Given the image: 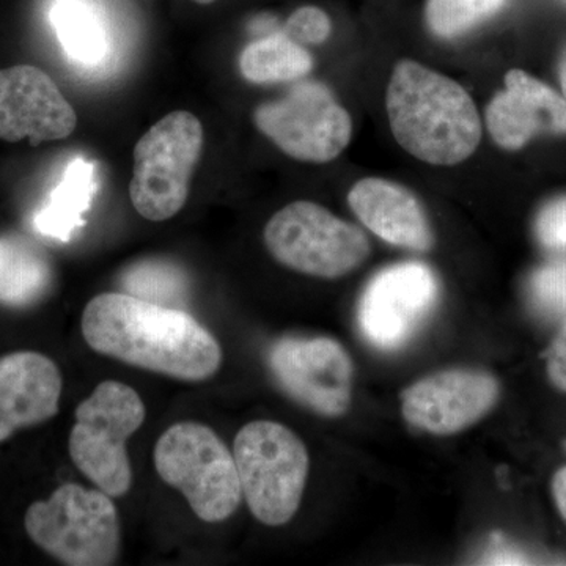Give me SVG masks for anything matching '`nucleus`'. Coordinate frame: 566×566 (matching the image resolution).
Instances as JSON below:
<instances>
[{"mask_svg":"<svg viewBox=\"0 0 566 566\" xmlns=\"http://www.w3.org/2000/svg\"><path fill=\"white\" fill-rule=\"evenodd\" d=\"M82 335L93 352L180 381H205L222 364L221 345L188 312L126 293L93 297Z\"/></svg>","mask_w":566,"mask_h":566,"instance_id":"1","label":"nucleus"},{"mask_svg":"<svg viewBox=\"0 0 566 566\" xmlns=\"http://www.w3.org/2000/svg\"><path fill=\"white\" fill-rule=\"evenodd\" d=\"M386 111L398 145L431 166L464 163L482 142V120L463 85L409 59L395 65Z\"/></svg>","mask_w":566,"mask_h":566,"instance_id":"2","label":"nucleus"},{"mask_svg":"<svg viewBox=\"0 0 566 566\" xmlns=\"http://www.w3.org/2000/svg\"><path fill=\"white\" fill-rule=\"evenodd\" d=\"M233 457L249 510L264 526L290 523L300 510L311 458L285 424L255 420L238 431Z\"/></svg>","mask_w":566,"mask_h":566,"instance_id":"3","label":"nucleus"},{"mask_svg":"<svg viewBox=\"0 0 566 566\" xmlns=\"http://www.w3.org/2000/svg\"><path fill=\"white\" fill-rule=\"evenodd\" d=\"M25 531L44 553L70 566H109L122 546L120 517L111 495L66 483L29 506Z\"/></svg>","mask_w":566,"mask_h":566,"instance_id":"4","label":"nucleus"},{"mask_svg":"<svg viewBox=\"0 0 566 566\" xmlns=\"http://www.w3.org/2000/svg\"><path fill=\"white\" fill-rule=\"evenodd\" d=\"M153 458L158 475L181 491L205 523H221L237 512L243 491L233 453L207 424L180 422L167 428Z\"/></svg>","mask_w":566,"mask_h":566,"instance_id":"5","label":"nucleus"},{"mask_svg":"<svg viewBox=\"0 0 566 566\" xmlns=\"http://www.w3.org/2000/svg\"><path fill=\"white\" fill-rule=\"evenodd\" d=\"M140 395L118 381H104L76 409L70 434L74 465L111 497H123L133 485L126 441L145 422Z\"/></svg>","mask_w":566,"mask_h":566,"instance_id":"6","label":"nucleus"},{"mask_svg":"<svg viewBox=\"0 0 566 566\" xmlns=\"http://www.w3.org/2000/svg\"><path fill=\"white\" fill-rule=\"evenodd\" d=\"M202 151V122L191 112H170L156 122L134 147V210L153 222L175 218L188 202Z\"/></svg>","mask_w":566,"mask_h":566,"instance_id":"7","label":"nucleus"},{"mask_svg":"<svg viewBox=\"0 0 566 566\" xmlns=\"http://www.w3.org/2000/svg\"><path fill=\"white\" fill-rule=\"evenodd\" d=\"M263 240L275 262L318 279L344 277L367 262L371 252L364 230L307 200L275 212L264 227Z\"/></svg>","mask_w":566,"mask_h":566,"instance_id":"8","label":"nucleus"},{"mask_svg":"<svg viewBox=\"0 0 566 566\" xmlns=\"http://www.w3.org/2000/svg\"><path fill=\"white\" fill-rule=\"evenodd\" d=\"M253 123L279 150L301 163L334 161L353 137L352 115L316 81L296 82L281 98L260 104Z\"/></svg>","mask_w":566,"mask_h":566,"instance_id":"9","label":"nucleus"},{"mask_svg":"<svg viewBox=\"0 0 566 566\" xmlns=\"http://www.w3.org/2000/svg\"><path fill=\"white\" fill-rule=\"evenodd\" d=\"M275 382L315 415L337 419L352 406L354 365L345 346L329 337H283L268 354Z\"/></svg>","mask_w":566,"mask_h":566,"instance_id":"10","label":"nucleus"},{"mask_svg":"<svg viewBox=\"0 0 566 566\" xmlns=\"http://www.w3.org/2000/svg\"><path fill=\"white\" fill-rule=\"evenodd\" d=\"M438 275L428 264L387 266L365 286L357 307L364 337L382 352L401 348L415 337L438 305Z\"/></svg>","mask_w":566,"mask_h":566,"instance_id":"11","label":"nucleus"},{"mask_svg":"<svg viewBox=\"0 0 566 566\" xmlns=\"http://www.w3.org/2000/svg\"><path fill=\"white\" fill-rule=\"evenodd\" d=\"M501 398V382L476 368L424 376L401 392V415L417 430L452 436L485 419Z\"/></svg>","mask_w":566,"mask_h":566,"instance_id":"12","label":"nucleus"},{"mask_svg":"<svg viewBox=\"0 0 566 566\" xmlns=\"http://www.w3.org/2000/svg\"><path fill=\"white\" fill-rule=\"evenodd\" d=\"M76 125V111L50 74L33 65L0 70V139L40 145L66 139Z\"/></svg>","mask_w":566,"mask_h":566,"instance_id":"13","label":"nucleus"},{"mask_svg":"<svg viewBox=\"0 0 566 566\" xmlns=\"http://www.w3.org/2000/svg\"><path fill=\"white\" fill-rule=\"evenodd\" d=\"M505 88L486 106V128L497 147L517 151L538 136L566 137V98L527 71L505 74Z\"/></svg>","mask_w":566,"mask_h":566,"instance_id":"14","label":"nucleus"},{"mask_svg":"<svg viewBox=\"0 0 566 566\" xmlns=\"http://www.w3.org/2000/svg\"><path fill=\"white\" fill-rule=\"evenodd\" d=\"M356 218L395 248L430 252L434 233L422 202L411 189L386 178H363L348 193Z\"/></svg>","mask_w":566,"mask_h":566,"instance_id":"15","label":"nucleus"},{"mask_svg":"<svg viewBox=\"0 0 566 566\" xmlns=\"http://www.w3.org/2000/svg\"><path fill=\"white\" fill-rule=\"evenodd\" d=\"M61 397V370L50 357L33 352L0 357V442L52 419Z\"/></svg>","mask_w":566,"mask_h":566,"instance_id":"16","label":"nucleus"},{"mask_svg":"<svg viewBox=\"0 0 566 566\" xmlns=\"http://www.w3.org/2000/svg\"><path fill=\"white\" fill-rule=\"evenodd\" d=\"M98 191L95 166L85 159H73L63 178L36 211L33 226L44 237L69 243L85 227V214Z\"/></svg>","mask_w":566,"mask_h":566,"instance_id":"17","label":"nucleus"},{"mask_svg":"<svg viewBox=\"0 0 566 566\" xmlns=\"http://www.w3.org/2000/svg\"><path fill=\"white\" fill-rule=\"evenodd\" d=\"M52 266L50 256L21 234L0 237V303L25 307L50 292Z\"/></svg>","mask_w":566,"mask_h":566,"instance_id":"18","label":"nucleus"},{"mask_svg":"<svg viewBox=\"0 0 566 566\" xmlns=\"http://www.w3.org/2000/svg\"><path fill=\"white\" fill-rule=\"evenodd\" d=\"M50 21L71 61L95 66L109 54L106 22L99 10L87 0H55Z\"/></svg>","mask_w":566,"mask_h":566,"instance_id":"19","label":"nucleus"},{"mask_svg":"<svg viewBox=\"0 0 566 566\" xmlns=\"http://www.w3.org/2000/svg\"><path fill=\"white\" fill-rule=\"evenodd\" d=\"M238 63L241 76L255 85L304 80L314 70L311 52L283 32L249 43Z\"/></svg>","mask_w":566,"mask_h":566,"instance_id":"20","label":"nucleus"},{"mask_svg":"<svg viewBox=\"0 0 566 566\" xmlns=\"http://www.w3.org/2000/svg\"><path fill=\"white\" fill-rule=\"evenodd\" d=\"M123 293L164 307L182 308L188 304L189 282L174 263L145 260L122 275Z\"/></svg>","mask_w":566,"mask_h":566,"instance_id":"21","label":"nucleus"},{"mask_svg":"<svg viewBox=\"0 0 566 566\" xmlns=\"http://www.w3.org/2000/svg\"><path fill=\"white\" fill-rule=\"evenodd\" d=\"M506 0H427L424 22L439 39H460L493 18Z\"/></svg>","mask_w":566,"mask_h":566,"instance_id":"22","label":"nucleus"},{"mask_svg":"<svg viewBox=\"0 0 566 566\" xmlns=\"http://www.w3.org/2000/svg\"><path fill=\"white\" fill-rule=\"evenodd\" d=\"M527 301L543 318L566 316V259L542 264L528 275Z\"/></svg>","mask_w":566,"mask_h":566,"instance_id":"23","label":"nucleus"},{"mask_svg":"<svg viewBox=\"0 0 566 566\" xmlns=\"http://www.w3.org/2000/svg\"><path fill=\"white\" fill-rule=\"evenodd\" d=\"M283 33L303 46L304 44H323L333 33V22L326 11L318 7L305 6L293 11Z\"/></svg>","mask_w":566,"mask_h":566,"instance_id":"24","label":"nucleus"},{"mask_svg":"<svg viewBox=\"0 0 566 566\" xmlns=\"http://www.w3.org/2000/svg\"><path fill=\"white\" fill-rule=\"evenodd\" d=\"M535 237L547 251H566V196L556 197L538 211Z\"/></svg>","mask_w":566,"mask_h":566,"instance_id":"25","label":"nucleus"},{"mask_svg":"<svg viewBox=\"0 0 566 566\" xmlns=\"http://www.w3.org/2000/svg\"><path fill=\"white\" fill-rule=\"evenodd\" d=\"M546 359V374L551 385L566 394V322L549 348L543 353Z\"/></svg>","mask_w":566,"mask_h":566,"instance_id":"26","label":"nucleus"},{"mask_svg":"<svg viewBox=\"0 0 566 566\" xmlns=\"http://www.w3.org/2000/svg\"><path fill=\"white\" fill-rule=\"evenodd\" d=\"M483 564L488 565H527L531 564L528 558L524 556V554L517 553L513 547L505 546L504 543L502 545L493 546V549H490V553L485 556V562Z\"/></svg>","mask_w":566,"mask_h":566,"instance_id":"27","label":"nucleus"},{"mask_svg":"<svg viewBox=\"0 0 566 566\" xmlns=\"http://www.w3.org/2000/svg\"><path fill=\"white\" fill-rule=\"evenodd\" d=\"M551 490H553L554 502L560 516L564 517L566 523V465L558 469L556 474L553 476V483H551Z\"/></svg>","mask_w":566,"mask_h":566,"instance_id":"28","label":"nucleus"},{"mask_svg":"<svg viewBox=\"0 0 566 566\" xmlns=\"http://www.w3.org/2000/svg\"><path fill=\"white\" fill-rule=\"evenodd\" d=\"M558 81H560L562 95L566 98V50L562 52L558 61Z\"/></svg>","mask_w":566,"mask_h":566,"instance_id":"29","label":"nucleus"},{"mask_svg":"<svg viewBox=\"0 0 566 566\" xmlns=\"http://www.w3.org/2000/svg\"><path fill=\"white\" fill-rule=\"evenodd\" d=\"M192 2L200 3V6H210V3H214L216 0H192Z\"/></svg>","mask_w":566,"mask_h":566,"instance_id":"30","label":"nucleus"},{"mask_svg":"<svg viewBox=\"0 0 566 566\" xmlns=\"http://www.w3.org/2000/svg\"><path fill=\"white\" fill-rule=\"evenodd\" d=\"M564 450H565V452H566V439H565V441H564Z\"/></svg>","mask_w":566,"mask_h":566,"instance_id":"31","label":"nucleus"}]
</instances>
